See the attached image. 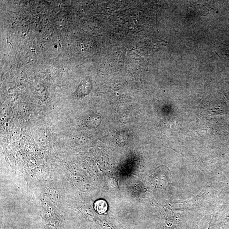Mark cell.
<instances>
[{"label": "cell", "instance_id": "1", "mask_svg": "<svg viewBox=\"0 0 229 229\" xmlns=\"http://www.w3.org/2000/svg\"><path fill=\"white\" fill-rule=\"evenodd\" d=\"M94 206L95 210L100 214L105 213L108 208L107 203L103 200H99L95 202Z\"/></svg>", "mask_w": 229, "mask_h": 229}]
</instances>
